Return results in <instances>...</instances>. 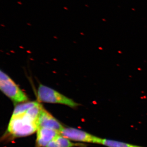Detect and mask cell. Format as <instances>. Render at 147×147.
I'll use <instances>...</instances> for the list:
<instances>
[{
	"label": "cell",
	"mask_w": 147,
	"mask_h": 147,
	"mask_svg": "<svg viewBox=\"0 0 147 147\" xmlns=\"http://www.w3.org/2000/svg\"><path fill=\"white\" fill-rule=\"evenodd\" d=\"M101 145L107 147H145L112 139H102Z\"/></svg>",
	"instance_id": "52a82bcc"
},
{
	"label": "cell",
	"mask_w": 147,
	"mask_h": 147,
	"mask_svg": "<svg viewBox=\"0 0 147 147\" xmlns=\"http://www.w3.org/2000/svg\"><path fill=\"white\" fill-rule=\"evenodd\" d=\"M38 102L37 101H27L22 102L21 104L16 105L13 110L12 115H16L18 114L25 113L32 107L36 105Z\"/></svg>",
	"instance_id": "ba28073f"
},
{
	"label": "cell",
	"mask_w": 147,
	"mask_h": 147,
	"mask_svg": "<svg viewBox=\"0 0 147 147\" xmlns=\"http://www.w3.org/2000/svg\"><path fill=\"white\" fill-rule=\"evenodd\" d=\"M18 4H22V3L21 2H18Z\"/></svg>",
	"instance_id": "8fae6325"
},
{
	"label": "cell",
	"mask_w": 147,
	"mask_h": 147,
	"mask_svg": "<svg viewBox=\"0 0 147 147\" xmlns=\"http://www.w3.org/2000/svg\"><path fill=\"white\" fill-rule=\"evenodd\" d=\"M63 137L77 142L92 144H101L102 139L83 130L72 127H64L60 132Z\"/></svg>",
	"instance_id": "277c9868"
},
{
	"label": "cell",
	"mask_w": 147,
	"mask_h": 147,
	"mask_svg": "<svg viewBox=\"0 0 147 147\" xmlns=\"http://www.w3.org/2000/svg\"><path fill=\"white\" fill-rule=\"evenodd\" d=\"M59 147H73L79 146L78 144L72 143L70 139L59 134L55 139Z\"/></svg>",
	"instance_id": "9c48e42d"
},
{
	"label": "cell",
	"mask_w": 147,
	"mask_h": 147,
	"mask_svg": "<svg viewBox=\"0 0 147 147\" xmlns=\"http://www.w3.org/2000/svg\"><path fill=\"white\" fill-rule=\"evenodd\" d=\"M38 127L54 129L60 133L64 127L52 115L42 107L38 119Z\"/></svg>",
	"instance_id": "5b68a950"
},
{
	"label": "cell",
	"mask_w": 147,
	"mask_h": 147,
	"mask_svg": "<svg viewBox=\"0 0 147 147\" xmlns=\"http://www.w3.org/2000/svg\"><path fill=\"white\" fill-rule=\"evenodd\" d=\"M46 147H58V146L57 145V142H56V141H55V139H54L53 140H52V141H51L49 143V144H47V146Z\"/></svg>",
	"instance_id": "30bf717a"
},
{
	"label": "cell",
	"mask_w": 147,
	"mask_h": 147,
	"mask_svg": "<svg viewBox=\"0 0 147 147\" xmlns=\"http://www.w3.org/2000/svg\"><path fill=\"white\" fill-rule=\"evenodd\" d=\"M59 132L45 127H39L37 130L36 147H46L47 144L58 135Z\"/></svg>",
	"instance_id": "8992f818"
},
{
	"label": "cell",
	"mask_w": 147,
	"mask_h": 147,
	"mask_svg": "<svg viewBox=\"0 0 147 147\" xmlns=\"http://www.w3.org/2000/svg\"><path fill=\"white\" fill-rule=\"evenodd\" d=\"M0 89L11 100L16 103L27 102L28 98L7 74L0 71Z\"/></svg>",
	"instance_id": "3957f363"
},
{
	"label": "cell",
	"mask_w": 147,
	"mask_h": 147,
	"mask_svg": "<svg viewBox=\"0 0 147 147\" xmlns=\"http://www.w3.org/2000/svg\"><path fill=\"white\" fill-rule=\"evenodd\" d=\"M28 110L25 113L12 115L7 131L12 137H26L33 134L37 130L38 120L31 115Z\"/></svg>",
	"instance_id": "6da1fadb"
},
{
	"label": "cell",
	"mask_w": 147,
	"mask_h": 147,
	"mask_svg": "<svg viewBox=\"0 0 147 147\" xmlns=\"http://www.w3.org/2000/svg\"><path fill=\"white\" fill-rule=\"evenodd\" d=\"M37 97L39 102L58 103L73 108H76L79 105L71 98L42 84H40L38 86Z\"/></svg>",
	"instance_id": "7a4b0ae2"
},
{
	"label": "cell",
	"mask_w": 147,
	"mask_h": 147,
	"mask_svg": "<svg viewBox=\"0 0 147 147\" xmlns=\"http://www.w3.org/2000/svg\"><path fill=\"white\" fill-rule=\"evenodd\" d=\"M64 9H66L67 10V9L66 8V7H64Z\"/></svg>",
	"instance_id": "7c38bea8"
}]
</instances>
